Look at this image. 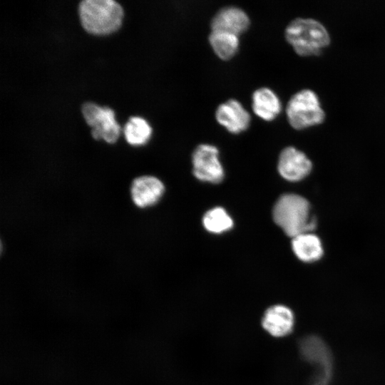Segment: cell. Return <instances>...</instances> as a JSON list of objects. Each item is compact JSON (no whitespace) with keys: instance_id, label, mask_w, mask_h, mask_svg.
Wrapping results in <instances>:
<instances>
[{"instance_id":"obj_1","label":"cell","mask_w":385,"mask_h":385,"mask_svg":"<svg viewBox=\"0 0 385 385\" xmlns=\"http://www.w3.org/2000/svg\"><path fill=\"white\" fill-rule=\"evenodd\" d=\"M272 217L274 222L291 237L310 232L315 227L309 202L297 194L280 196L274 205Z\"/></svg>"},{"instance_id":"obj_2","label":"cell","mask_w":385,"mask_h":385,"mask_svg":"<svg viewBox=\"0 0 385 385\" xmlns=\"http://www.w3.org/2000/svg\"><path fill=\"white\" fill-rule=\"evenodd\" d=\"M285 38L301 56H319L331 41L325 26L312 18H296L286 27Z\"/></svg>"},{"instance_id":"obj_3","label":"cell","mask_w":385,"mask_h":385,"mask_svg":"<svg viewBox=\"0 0 385 385\" xmlns=\"http://www.w3.org/2000/svg\"><path fill=\"white\" fill-rule=\"evenodd\" d=\"M79 16L81 25L87 32L104 35L120 28L123 11L113 0H84L79 4Z\"/></svg>"},{"instance_id":"obj_4","label":"cell","mask_w":385,"mask_h":385,"mask_svg":"<svg viewBox=\"0 0 385 385\" xmlns=\"http://www.w3.org/2000/svg\"><path fill=\"white\" fill-rule=\"evenodd\" d=\"M286 115L290 126L299 130L322 124L326 115L318 96L309 89L301 90L289 98Z\"/></svg>"},{"instance_id":"obj_5","label":"cell","mask_w":385,"mask_h":385,"mask_svg":"<svg viewBox=\"0 0 385 385\" xmlns=\"http://www.w3.org/2000/svg\"><path fill=\"white\" fill-rule=\"evenodd\" d=\"M299 349L303 359L316 368L312 385H329L332 376V358L325 342L319 337L309 335L301 339Z\"/></svg>"},{"instance_id":"obj_6","label":"cell","mask_w":385,"mask_h":385,"mask_svg":"<svg viewBox=\"0 0 385 385\" xmlns=\"http://www.w3.org/2000/svg\"><path fill=\"white\" fill-rule=\"evenodd\" d=\"M81 110L86 122L92 128L91 135L94 139H103L108 143H113L118 140L120 125L112 109L88 102L82 106Z\"/></svg>"},{"instance_id":"obj_7","label":"cell","mask_w":385,"mask_h":385,"mask_svg":"<svg viewBox=\"0 0 385 385\" xmlns=\"http://www.w3.org/2000/svg\"><path fill=\"white\" fill-rule=\"evenodd\" d=\"M192 171L201 181L219 183L224 177V170L219 159L218 149L210 144L197 145L192 155Z\"/></svg>"},{"instance_id":"obj_8","label":"cell","mask_w":385,"mask_h":385,"mask_svg":"<svg viewBox=\"0 0 385 385\" xmlns=\"http://www.w3.org/2000/svg\"><path fill=\"white\" fill-rule=\"evenodd\" d=\"M312 163L308 157L294 147L284 148L279 154L277 170L288 181L295 182L304 178L311 172Z\"/></svg>"},{"instance_id":"obj_9","label":"cell","mask_w":385,"mask_h":385,"mask_svg":"<svg viewBox=\"0 0 385 385\" xmlns=\"http://www.w3.org/2000/svg\"><path fill=\"white\" fill-rule=\"evenodd\" d=\"M217 122L232 134L246 130L250 124V113L236 99H229L220 104L215 111Z\"/></svg>"},{"instance_id":"obj_10","label":"cell","mask_w":385,"mask_h":385,"mask_svg":"<svg viewBox=\"0 0 385 385\" xmlns=\"http://www.w3.org/2000/svg\"><path fill=\"white\" fill-rule=\"evenodd\" d=\"M165 191L162 181L156 177L143 175L136 178L130 186L131 199L137 207L145 208L156 204Z\"/></svg>"},{"instance_id":"obj_11","label":"cell","mask_w":385,"mask_h":385,"mask_svg":"<svg viewBox=\"0 0 385 385\" xmlns=\"http://www.w3.org/2000/svg\"><path fill=\"white\" fill-rule=\"evenodd\" d=\"M263 329L275 337H283L293 329L294 316L292 309L283 304L269 307L262 317Z\"/></svg>"},{"instance_id":"obj_12","label":"cell","mask_w":385,"mask_h":385,"mask_svg":"<svg viewBox=\"0 0 385 385\" xmlns=\"http://www.w3.org/2000/svg\"><path fill=\"white\" fill-rule=\"evenodd\" d=\"M250 24L247 13L237 6H225L220 9L211 20V30H220L237 35L244 33Z\"/></svg>"},{"instance_id":"obj_13","label":"cell","mask_w":385,"mask_h":385,"mask_svg":"<svg viewBox=\"0 0 385 385\" xmlns=\"http://www.w3.org/2000/svg\"><path fill=\"white\" fill-rule=\"evenodd\" d=\"M252 108L260 118L271 121L281 113L282 106L279 96L272 89L261 87L252 95Z\"/></svg>"},{"instance_id":"obj_14","label":"cell","mask_w":385,"mask_h":385,"mask_svg":"<svg viewBox=\"0 0 385 385\" xmlns=\"http://www.w3.org/2000/svg\"><path fill=\"white\" fill-rule=\"evenodd\" d=\"M292 248L297 257L304 262L317 261L323 255L321 240L312 232L292 237Z\"/></svg>"},{"instance_id":"obj_15","label":"cell","mask_w":385,"mask_h":385,"mask_svg":"<svg viewBox=\"0 0 385 385\" xmlns=\"http://www.w3.org/2000/svg\"><path fill=\"white\" fill-rule=\"evenodd\" d=\"M208 41L215 53L222 60L232 58L239 49V36L230 32L211 30Z\"/></svg>"},{"instance_id":"obj_16","label":"cell","mask_w":385,"mask_h":385,"mask_svg":"<svg viewBox=\"0 0 385 385\" xmlns=\"http://www.w3.org/2000/svg\"><path fill=\"white\" fill-rule=\"evenodd\" d=\"M126 141L131 145L140 146L148 143L152 135V128L143 118H129L123 129Z\"/></svg>"},{"instance_id":"obj_17","label":"cell","mask_w":385,"mask_h":385,"mask_svg":"<svg viewBox=\"0 0 385 385\" xmlns=\"http://www.w3.org/2000/svg\"><path fill=\"white\" fill-rule=\"evenodd\" d=\"M202 224L208 232L219 234L230 230L233 220L224 208L217 207L206 212Z\"/></svg>"}]
</instances>
